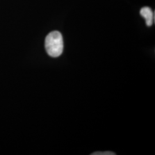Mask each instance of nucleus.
<instances>
[{
    "label": "nucleus",
    "mask_w": 155,
    "mask_h": 155,
    "mask_svg": "<svg viewBox=\"0 0 155 155\" xmlns=\"http://www.w3.org/2000/svg\"><path fill=\"white\" fill-rule=\"evenodd\" d=\"M45 48L48 55L51 57L57 58L61 55L64 48L61 33L56 31L50 32L45 40Z\"/></svg>",
    "instance_id": "f257e3e1"
},
{
    "label": "nucleus",
    "mask_w": 155,
    "mask_h": 155,
    "mask_svg": "<svg viewBox=\"0 0 155 155\" xmlns=\"http://www.w3.org/2000/svg\"><path fill=\"white\" fill-rule=\"evenodd\" d=\"M140 13V15L145 18L147 25L148 27L152 26L155 20V14L150 7L145 6L142 8Z\"/></svg>",
    "instance_id": "f03ea898"
},
{
    "label": "nucleus",
    "mask_w": 155,
    "mask_h": 155,
    "mask_svg": "<svg viewBox=\"0 0 155 155\" xmlns=\"http://www.w3.org/2000/svg\"><path fill=\"white\" fill-rule=\"evenodd\" d=\"M91 155H116L115 153H114L113 152H94L93 153H92Z\"/></svg>",
    "instance_id": "7ed1b4c3"
}]
</instances>
